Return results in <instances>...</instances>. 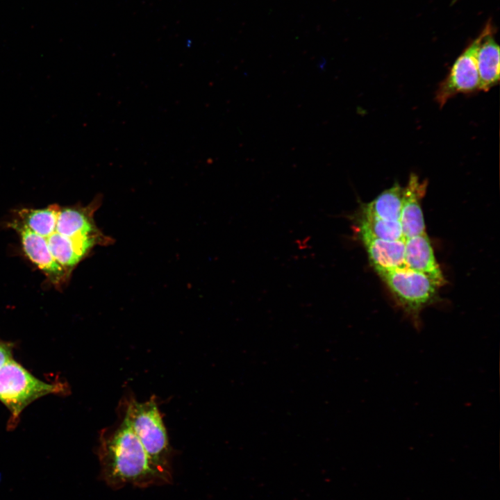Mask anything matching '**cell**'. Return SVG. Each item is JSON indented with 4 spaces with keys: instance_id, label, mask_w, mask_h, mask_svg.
<instances>
[{
    "instance_id": "4",
    "label": "cell",
    "mask_w": 500,
    "mask_h": 500,
    "mask_svg": "<svg viewBox=\"0 0 500 500\" xmlns=\"http://www.w3.org/2000/svg\"><path fill=\"white\" fill-rule=\"evenodd\" d=\"M376 272L418 328L419 312L433 300L438 287L426 275L408 267Z\"/></svg>"
},
{
    "instance_id": "8",
    "label": "cell",
    "mask_w": 500,
    "mask_h": 500,
    "mask_svg": "<svg viewBox=\"0 0 500 500\" xmlns=\"http://www.w3.org/2000/svg\"><path fill=\"white\" fill-rule=\"evenodd\" d=\"M404 260L408 268L426 275L438 288L445 283L426 233L405 240Z\"/></svg>"
},
{
    "instance_id": "6",
    "label": "cell",
    "mask_w": 500,
    "mask_h": 500,
    "mask_svg": "<svg viewBox=\"0 0 500 500\" xmlns=\"http://www.w3.org/2000/svg\"><path fill=\"white\" fill-rule=\"evenodd\" d=\"M11 226L19 234L26 255L60 289L67 283L70 274L53 258L44 240L15 219Z\"/></svg>"
},
{
    "instance_id": "11",
    "label": "cell",
    "mask_w": 500,
    "mask_h": 500,
    "mask_svg": "<svg viewBox=\"0 0 500 500\" xmlns=\"http://www.w3.org/2000/svg\"><path fill=\"white\" fill-rule=\"evenodd\" d=\"M403 190L398 183H394L372 201L362 205L360 212L372 217L399 222Z\"/></svg>"
},
{
    "instance_id": "12",
    "label": "cell",
    "mask_w": 500,
    "mask_h": 500,
    "mask_svg": "<svg viewBox=\"0 0 500 500\" xmlns=\"http://www.w3.org/2000/svg\"><path fill=\"white\" fill-rule=\"evenodd\" d=\"M356 228L360 239L397 241L405 240L399 221H388L368 216L360 212L356 217Z\"/></svg>"
},
{
    "instance_id": "9",
    "label": "cell",
    "mask_w": 500,
    "mask_h": 500,
    "mask_svg": "<svg viewBox=\"0 0 500 500\" xmlns=\"http://www.w3.org/2000/svg\"><path fill=\"white\" fill-rule=\"evenodd\" d=\"M481 35L476 61L480 80L479 89L486 92L499 81L500 50L494 38L492 28L490 24Z\"/></svg>"
},
{
    "instance_id": "10",
    "label": "cell",
    "mask_w": 500,
    "mask_h": 500,
    "mask_svg": "<svg viewBox=\"0 0 500 500\" xmlns=\"http://www.w3.org/2000/svg\"><path fill=\"white\" fill-rule=\"evenodd\" d=\"M361 240L376 271L407 267L404 260L405 240L387 241L373 238Z\"/></svg>"
},
{
    "instance_id": "13",
    "label": "cell",
    "mask_w": 500,
    "mask_h": 500,
    "mask_svg": "<svg viewBox=\"0 0 500 500\" xmlns=\"http://www.w3.org/2000/svg\"><path fill=\"white\" fill-rule=\"evenodd\" d=\"M12 359L10 345L0 341V368Z\"/></svg>"
},
{
    "instance_id": "14",
    "label": "cell",
    "mask_w": 500,
    "mask_h": 500,
    "mask_svg": "<svg viewBox=\"0 0 500 500\" xmlns=\"http://www.w3.org/2000/svg\"><path fill=\"white\" fill-rule=\"evenodd\" d=\"M1 474H0V482H1Z\"/></svg>"
},
{
    "instance_id": "5",
    "label": "cell",
    "mask_w": 500,
    "mask_h": 500,
    "mask_svg": "<svg viewBox=\"0 0 500 500\" xmlns=\"http://www.w3.org/2000/svg\"><path fill=\"white\" fill-rule=\"evenodd\" d=\"M481 39L480 34L457 58L447 76L439 84L435 99L440 108L458 94L480 90L476 56Z\"/></svg>"
},
{
    "instance_id": "7",
    "label": "cell",
    "mask_w": 500,
    "mask_h": 500,
    "mask_svg": "<svg viewBox=\"0 0 500 500\" xmlns=\"http://www.w3.org/2000/svg\"><path fill=\"white\" fill-rule=\"evenodd\" d=\"M427 182H421L415 174H410L403 190L399 222L404 240L426 233L421 201L426 193Z\"/></svg>"
},
{
    "instance_id": "1",
    "label": "cell",
    "mask_w": 500,
    "mask_h": 500,
    "mask_svg": "<svg viewBox=\"0 0 500 500\" xmlns=\"http://www.w3.org/2000/svg\"><path fill=\"white\" fill-rule=\"evenodd\" d=\"M98 457L101 478L113 490L171 483L151 463L124 417L116 428L101 433Z\"/></svg>"
},
{
    "instance_id": "2",
    "label": "cell",
    "mask_w": 500,
    "mask_h": 500,
    "mask_svg": "<svg viewBox=\"0 0 500 500\" xmlns=\"http://www.w3.org/2000/svg\"><path fill=\"white\" fill-rule=\"evenodd\" d=\"M124 417L127 420L154 467L172 481V450L165 427L153 399L126 401Z\"/></svg>"
},
{
    "instance_id": "3",
    "label": "cell",
    "mask_w": 500,
    "mask_h": 500,
    "mask_svg": "<svg viewBox=\"0 0 500 500\" xmlns=\"http://www.w3.org/2000/svg\"><path fill=\"white\" fill-rule=\"evenodd\" d=\"M59 391L60 388L40 381L12 359L0 368V401L12 420L35 399Z\"/></svg>"
}]
</instances>
